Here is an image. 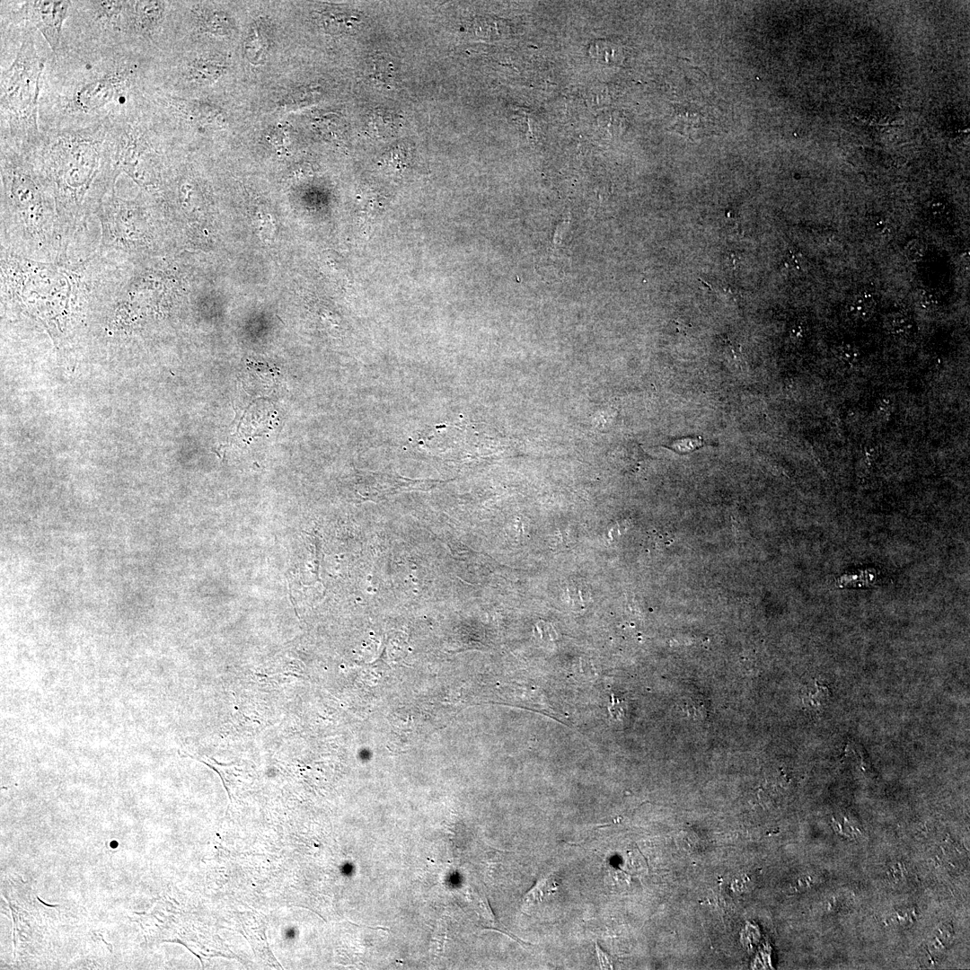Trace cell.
<instances>
[{"label":"cell","mask_w":970,"mask_h":970,"mask_svg":"<svg viewBox=\"0 0 970 970\" xmlns=\"http://www.w3.org/2000/svg\"><path fill=\"white\" fill-rule=\"evenodd\" d=\"M157 67L155 48L143 42L61 45L41 76L40 131L114 123L143 110Z\"/></svg>","instance_id":"6da1fadb"},{"label":"cell","mask_w":970,"mask_h":970,"mask_svg":"<svg viewBox=\"0 0 970 970\" xmlns=\"http://www.w3.org/2000/svg\"><path fill=\"white\" fill-rule=\"evenodd\" d=\"M109 122L40 131L30 158L60 211L100 206L119 174L112 158Z\"/></svg>","instance_id":"7a4b0ae2"},{"label":"cell","mask_w":970,"mask_h":970,"mask_svg":"<svg viewBox=\"0 0 970 970\" xmlns=\"http://www.w3.org/2000/svg\"><path fill=\"white\" fill-rule=\"evenodd\" d=\"M18 51L0 76V144L25 152L39 143L40 83L47 56L36 45V30L24 25Z\"/></svg>","instance_id":"3957f363"},{"label":"cell","mask_w":970,"mask_h":970,"mask_svg":"<svg viewBox=\"0 0 970 970\" xmlns=\"http://www.w3.org/2000/svg\"><path fill=\"white\" fill-rule=\"evenodd\" d=\"M132 10V0L71 1L61 45L141 42L134 34Z\"/></svg>","instance_id":"277c9868"},{"label":"cell","mask_w":970,"mask_h":970,"mask_svg":"<svg viewBox=\"0 0 970 970\" xmlns=\"http://www.w3.org/2000/svg\"><path fill=\"white\" fill-rule=\"evenodd\" d=\"M110 140L114 164L140 187L154 179V169L163 134L146 107L143 110L110 124Z\"/></svg>","instance_id":"5b68a950"},{"label":"cell","mask_w":970,"mask_h":970,"mask_svg":"<svg viewBox=\"0 0 970 970\" xmlns=\"http://www.w3.org/2000/svg\"><path fill=\"white\" fill-rule=\"evenodd\" d=\"M71 1H1V29L28 25L39 31L56 54L61 48L63 29Z\"/></svg>","instance_id":"8992f818"},{"label":"cell","mask_w":970,"mask_h":970,"mask_svg":"<svg viewBox=\"0 0 970 970\" xmlns=\"http://www.w3.org/2000/svg\"><path fill=\"white\" fill-rule=\"evenodd\" d=\"M170 4L164 1L132 0L133 29L138 41L156 48Z\"/></svg>","instance_id":"52a82bcc"},{"label":"cell","mask_w":970,"mask_h":970,"mask_svg":"<svg viewBox=\"0 0 970 970\" xmlns=\"http://www.w3.org/2000/svg\"><path fill=\"white\" fill-rule=\"evenodd\" d=\"M559 886L555 877L551 876L541 879L524 896V908L532 907L542 902L547 895L553 894Z\"/></svg>","instance_id":"ba28073f"},{"label":"cell","mask_w":970,"mask_h":970,"mask_svg":"<svg viewBox=\"0 0 970 970\" xmlns=\"http://www.w3.org/2000/svg\"><path fill=\"white\" fill-rule=\"evenodd\" d=\"M674 445L676 451H691L702 445V439L698 437L678 439Z\"/></svg>","instance_id":"9c48e42d"},{"label":"cell","mask_w":970,"mask_h":970,"mask_svg":"<svg viewBox=\"0 0 970 970\" xmlns=\"http://www.w3.org/2000/svg\"><path fill=\"white\" fill-rule=\"evenodd\" d=\"M742 263V257L736 252H727L725 255V265L728 270L735 273Z\"/></svg>","instance_id":"30bf717a"},{"label":"cell","mask_w":970,"mask_h":970,"mask_svg":"<svg viewBox=\"0 0 970 970\" xmlns=\"http://www.w3.org/2000/svg\"><path fill=\"white\" fill-rule=\"evenodd\" d=\"M907 254L913 260H918L922 256L923 250L922 245L917 241H912L908 243L906 248Z\"/></svg>","instance_id":"8fae6325"},{"label":"cell","mask_w":970,"mask_h":970,"mask_svg":"<svg viewBox=\"0 0 970 970\" xmlns=\"http://www.w3.org/2000/svg\"><path fill=\"white\" fill-rule=\"evenodd\" d=\"M595 948L597 950V956H598V958H599L601 968H604V969L613 968V965H612V962H611V959L609 958V957L604 952H603L598 948V946H595Z\"/></svg>","instance_id":"7c38bea8"}]
</instances>
